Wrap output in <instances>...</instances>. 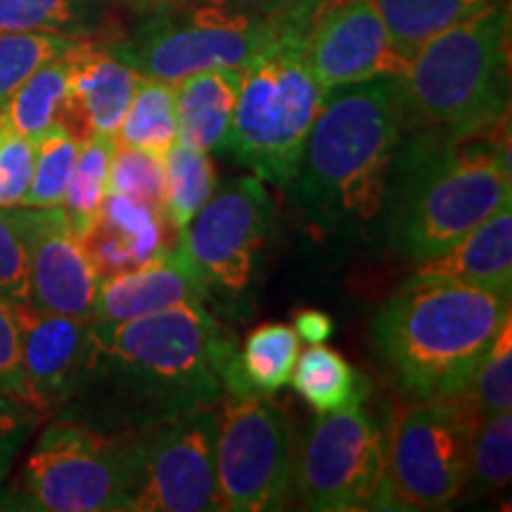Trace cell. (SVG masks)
I'll list each match as a JSON object with an SVG mask.
<instances>
[{
	"label": "cell",
	"mask_w": 512,
	"mask_h": 512,
	"mask_svg": "<svg viewBox=\"0 0 512 512\" xmlns=\"http://www.w3.org/2000/svg\"><path fill=\"white\" fill-rule=\"evenodd\" d=\"M512 472V418L510 411L479 422L467 465V496H489L510 484Z\"/></svg>",
	"instance_id": "30"
},
{
	"label": "cell",
	"mask_w": 512,
	"mask_h": 512,
	"mask_svg": "<svg viewBox=\"0 0 512 512\" xmlns=\"http://www.w3.org/2000/svg\"><path fill=\"white\" fill-rule=\"evenodd\" d=\"M503 0H375L394 46L411 57L422 43Z\"/></svg>",
	"instance_id": "24"
},
{
	"label": "cell",
	"mask_w": 512,
	"mask_h": 512,
	"mask_svg": "<svg viewBox=\"0 0 512 512\" xmlns=\"http://www.w3.org/2000/svg\"><path fill=\"white\" fill-rule=\"evenodd\" d=\"M399 81L408 128L465 138L501 124L510 114L508 5L498 3L422 43Z\"/></svg>",
	"instance_id": "6"
},
{
	"label": "cell",
	"mask_w": 512,
	"mask_h": 512,
	"mask_svg": "<svg viewBox=\"0 0 512 512\" xmlns=\"http://www.w3.org/2000/svg\"><path fill=\"white\" fill-rule=\"evenodd\" d=\"M273 228V202L254 174L235 178L178 230V245L200 275L207 302L233 309L249 299Z\"/></svg>",
	"instance_id": "11"
},
{
	"label": "cell",
	"mask_w": 512,
	"mask_h": 512,
	"mask_svg": "<svg viewBox=\"0 0 512 512\" xmlns=\"http://www.w3.org/2000/svg\"><path fill=\"white\" fill-rule=\"evenodd\" d=\"M216 439L219 413L214 406L195 408L133 430L128 512L221 510Z\"/></svg>",
	"instance_id": "12"
},
{
	"label": "cell",
	"mask_w": 512,
	"mask_h": 512,
	"mask_svg": "<svg viewBox=\"0 0 512 512\" xmlns=\"http://www.w3.org/2000/svg\"><path fill=\"white\" fill-rule=\"evenodd\" d=\"M128 3H131L138 12H150V10L159 8V5L169 3V0H128Z\"/></svg>",
	"instance_id": "41"
},
{
	"label": "cell",
	"mask_w": 512,
	"mask_h": 512,
	"mask_svg": "<svg viewBox=\"0 0 512 512\" xmlns=\"http://www.w3.org/2000/svg\"><path fill=\"white\" fill-rule=\"evenodd\" d=\"M46 420L27 401L0 392V486L8 477L17 453L27 444L31 432Z\"/></svg>",
	"instance_id": "37"
},
{
	"label": "cell",
	"mask_w": 512,
	"mask_h": 512,
	"mask_svg": "<svg viewBox=\"0 0 512 512\" xmlns=\"http://www.w3.org/2000/svg\"><path fill=\"white\" fill-rule=\"evenodd\" d=\"M512 318L498 332L472 377L467 396L482 418L510 411L512 406Z\"/></svg>",
	"instance_id": "33"
},
{
	"label": "cell",
	"mask_w": 512,
	"mask_h": 512,
	"mask_svg": "<svg viewBox=\"0 0 512 512\" xmlns=\"http://www.w3.org/2000/svg\"><path fill=\"white\" fill-rule=\"evenodd\" d=\"M316 0H302L280 19L268 46L242 69L233 119L219 152L264 183L287 188L302 164L325 91L306 55Z\"/></svg>",
	"instance_id": "5"
},
{
	"label": "cell",
	"mask_w": 512,
	"mask_h": 512,
	"mask_svg": "<svg viewBox=\"0 0 512 512\" xmlns=\"http://www.w3.org/2000/svg\"><path fill=\"white\" fill-rule=\"evenodd\" d=\"M164 190V155L117 143V152H114L110 169V181H107V192H119V195L133 197V200L145 202L150 207L164 211Z\"/></svg>",
	"instance_id": "34"
},
{
	"label": "cell",
	"mask_w": 512,
	"mask_h": 512,
	"mask_svg": "<svg viewBox=\"0 0 512 512\" xmlns=\"http://www.w3.org/2000/svg\"><path fill=\"white\" fill-rule=\"evenodd\" d=\"M0 126H3V121H0Z\"/></svg>",
	"instance_id": "42"
},
{
	"label": "cell",
	"mask_w": 512,
	"mask_h": 512,
	"mask_svg": "<svg viewBox=\"0 0 512 512\" xmlns=\"http://www.w3.org/2000/svg\"><path fill=\"white\" fill-rule=\"evenodd\" d=\"M164 223L166 216L162 209L119 192H107L98 221L81 238L98 278L136 271L162 259L169 249Z\"/></svg>",
	"instance_id": "19"
},
{
	"label": "cell",
	"mask_w": 512,
	"mask_h": 512,
	"mask_svg": "<svg viewBox=\"0 0 512 512\" xmlns=\"http://www.w3.org/2000/svg\"><path fill=\"white\" fill-rule=\"evenodd\" d=\"M140 74L131 64L100 46L93 38H83L76 55L72 95L57 124L83 140L91 133L117 136L119 126L131 107Z\"/></svg>",
	"instance_id": "18"
},
{
	"label": "cell",
	"mask_w": 512,
	"mask_h": 512,
	"mask_svg": "<svg viewBox=\"0 0 512 512\" xmlns=\"http://www.w3.org/2000/svg\"><path fill=\"white\" fill-rule=\"evenodd\" d=\"M285 12L252 15L171 0L145 12L138 29L110 50L140 76L169 83L207 69H245L268 46Z\"/></svg>",
	"instance_id": "7"
},
{
	"label": "cell",
	"mask_w": 512,
	"mask_h": 512,
	"mask_svg": "<svg viewBox=\"0 0 512 512\" xmlns=\"http://www.w3.org/2000/svg\"><path fill=\"white\" fill-rule=\"evenodd\" d=\"M81 41L83 38H79L69 50H64L62 55L38 67L17 88V93L12 95L8 105L0 110V117H3L5 124L12 131L29 138L31 143H36L50 126L57 124L64 107H67L69 95H72L76 55H79Z\"/></svg>",
	"instance_id": "22"
},
{
	"label": "cell",
	"mask_w": 512,
	"mask_h": 512,
	"mask_svg": "<svg viewBox=\"0 0 512 512\" xmlns=\"http://www.w3.org/2000/svg\"><path fill=\"white\" fill-rule=\"evenodd\" d=\"M482 420L467 392L444 401H418L396 415L387 446L396 508L446 510L458 501Z\"/></svg>",
	"instance_id": "10"
},
{
	"label": "cell",
	"mask_w": 512,
	"mask_h": 512,
	"mask_svg": "<svg viewBox=\"0 0 512 512\" xmlns=\"http://www.w3.org/2000/svg\"><path fill=\"white\" fill-rule=\"evenodd\" d=\"M512 204L508 119L475 136L408 128L389 176L387 233L418 261L444 252Z\"/></svg>",
	"instance_id": "3"
},
{
	"label": "cell",
	"mask_w": 512,
	"mask_h": 512,
	"mask_svg": "<svg viewBox=\"0 0 512 512\" xmlns=\"http://www.w3.org/2000/svg\"><path fill=\"white\" fill-rule=\"evenodd\" d=\"M3 121V117H0ZM36 145L22 133L0 126V207H19L34 176Z\"/></svg>",
	"instance_id": "36"
},
{
	"label": "cell",
	"mask_w": 512,
	"mask_h": 512,
	"mask_svg": "<svg viewBox=\"0 0 512 512\" xmlns=\"http://www.w3.org/2000/svg\"><path fill=\"white\" fill-rule=\"evenodd\" d=\"M292 328L297 330L299 339H304V342L323 344L325 339H330L332 330H335V323H332V318L328 316V313L316 311V309H306V311H299L297 316H294Z\"/></svg>",
	"instance_id": "40"
},
{
	"label": "cell",
	"mask_w": 512,
	"mask_h": 512,
	"mask_svg": "<svg viewBox=\"0 0 512 512\" xmlns=\"http://www.w3.org/2000/svg\"><path fill=\"white\" fill-rule=\"evenodd\" d=\"M0 297L29 304V254L19 207H0Z\"/></svg>",
	"instance_id": "35"
},
{
	"label": "cell",
	"mask_w": 512,
	"mask_h": 512,
	"mask_svg": "<svg viewBox=\"0 0 512 512\" xmlns=\"http://www.w3.org/2000/svg\"><path fill=\"white\" fill-rule=\"evenodd\" d=\"M22 399L43 418L60 415L79 392L91 342V318L57 316L15 304Z\"/></svg>",
	"instance_id": "16"
},
{
	"label": "cell",
	"mask_w": 512,
	"mask_h": 512,
	"mask_svg": "<svg viewBox=\"0 0 512 512\" xmlns=\"http://www.w3.org/2000/svg\"><path fill=\"white\" fill-rule=\"evenodd\" d=\"M164 169V216L178 233L214 195L216 169L209 152L195 150V147L178 143V140L164 155Z\"/></svg>",
	"instance_id": "28"
},
{
	"label": "cell",
	"mask_w": 512,
	"mask_h": 512,
	"mask_svg": "<svg viewBox=\"0 0 512 512\" xmlns=\"http://www.w3.org/2000/svg\"><path fill=\"white\" fill-rule=\"evenodd\" d=\"M100 15V0H0V31L88 38L98 31Z\"/></svg>",
	"instance_id": "29"
},
{
	"label": "cell",
	"mask_w": 512,
	"mask_h": 512,
	"mask_svg": "<svg viewBox=\"0 0 512 512\" xmlns=\"http://www.w3.org/2000/svg\"><path fill=\"white\" fill-rule=\"evenodd\" d=\"M0 392L22 399L17 313L15 304L3 297H0Z\"/></svg>",
	"instance_id": "38"
},
{
	"label": "cell",
	"mask_w": 512,
	"mask_h": 512,
	"mask_svg": "<svg viewBox=\"0 0 512 512\" xmlns=\"http://www.w3.org/2000/svg\"><path fill=\"white\" fill-rule=\"evenodd\" d=\"M131 484V432H102L57 418L43 427L27 456L15 508L128 512Z\"/></svg>",
	"instance_id": "8"
},
{
	"label": "cell",
	"mask_w": 512,
	"mask_h": 512,
	"mask_svg": "<svg viewBox=\"0 0 512 512\" xmlns=\"http://www.w3.org/2000/svg\"><path fill=\"white\" fill-rule=\"evenodd\" d=\"M238 344L204 304L93 323L79 392L57 418L133 432L223 399V366Z\"/></svg>",
	"instance_id": "1"
},
{
	"label": "cell",
	"mask_w": 512,
	"mask_h": 512,
	"mask_svg": "<svg viewBox=\"0 0 512 512\" xmlns=\"http://www.w3.org/2000/svg\"><path fill=\"white\" fill-rule=\"evenodd\" d=\"M117 143L157 155L169 152L176 143L174 83L140 76L124 124L117 131Z\"/></svg>",
	"instance_id": "27"
},
{
	"label": "cell",
	"mask_w": 512,
	"mask_h": 512,
	"mask_svg": "<svg viewBox=\"0 0 512 512\" xmlns=\"http://www.w3.org/2000/svg\"><path fill=\"white\" fill-rule=\"evenodd\" d=\"M79 38L46 31H0V110L38 67L69 50Z\"/></svg>",
	"instance_id": "32"
},
{
	"label": "cell",
	"mask_w": 512,
	"mask_h": 512,
	"mask_svg": "<svg viewBox=\"0 0 512 512\" xmlns=\"http://www.w3.org/2000/svg\"><path fill=\"white\" fill-rule=\"evenodd\" d=\"M29 254V306L57 316H91L98 273L62 207H19Z\"/></svg>",
	"instance_id": "15"
},
{
	"label": "cell",
	"mask_w": 512,
	"mask_h": 512,
	"mask_svg": "<svg viewBox=\"0 0 512 512\" xmlns=\"http://www.w3.org/2000/svg\"><path fill=\"white\" fill-rule=\"evenodd\" d=\"M242 69H207L174 83L176 140L204 152H219L226 138Z\"/></svg>",
	"instance_id": "21"
},
{
	"label": "cell",
	"mask_w": 512,
	"mask_h": 512,
	"mask_svg": "<svg viewBox=\"0 0 512 512\" xmlns=\"http://www.w3.org/2000/svg\"><path fill=\"white\" fill-rule=\"evenodd\" d=\"M294 392L309 403L316 413H337L361 408L373 392L363 377L339 351L311 344L290 377Z\"/></svg>",
	"instance_id": "23"
},
{
	"label": "cell",
	"mask_w": 512,
	"mask_h": 512,
	"mask_svg": "<svg viewBox=\"0 0 512 512\" xmlns=\"http://www.w3.org/2000/svg\"><path fill=\"white\" fill-rule=\"evenodd\" d=\"M178 3H202L235 12H252V15H280V12L294 8L302 0H178Z\"/></svg>",
	"instance_id": "39"
},
{
	"label": "cell",
	"mask_w": 512,
	"mask_h": 512,
	"mask_svg": "<svg viewBox=\"0 0 512 512\" xmlns=\"http://www.w3.org/2000/svg\"><path fill=\"white\" fill-rule=\"evenodd\" d=\"M34 145V176L19 207H60L81 140L62 124H53Z\"/></svg>",
	"instance_id": "31"
},
{
	"label": "cell",
	"mask_w": 512,
	"mask_h": 512,
	"mask_svg": "<svg viewBox=\"0 0 512 512\" xmlns=\"http://www.w3.org/2000/svg\"><path fill=\"white\" fill-rule=\"evenodd\" d=\"M306 55L325 93L380 76H401L408 64L375 0H316Z\"/></svg>",
	"instance_id": "14"
},
{
	"label": "cell",
	"mask_w": 512,
	"mask_h": 512,
	"mask_svg": "<svg viewBox=\"0 0 512 512\" xmlns=\"http://www.w3.org/2000/svg\"><path fill=\"white\" fill-rule=\"evenodd\" d=\"M510 318V294L451 280H408L375 313L373 339L403 394L444 401L470 389Z\"/></svg>",
	"instance_id": "4"
},
{
	"label": "cell",
	"mask_w": 512,
	"mask_h": 512,
	"mask_svg": "<svg viewBox=\"0 0 512 512\" xmlns=\"http://www.w3.org/2000/svg\"><path fill=\"white\" fill-rule=\"evenodd\" d=\"M292 482L316 512L399 510L380 422L363 408L318 413L294 451Z\"/></svg>",
	"instance_id": "9"
},
{
	"label": "cell",
	"mask_w": 512,
	"mask_h": 512,
	"mask_svg": "<svg viewBox=\"0 0 512 512\" xmlns=\"http://www.w3.org/2000/svg\"><path fill=\"white\" fill-rule=\"evenodd\" d=\"M216 439L221 510H283L292 489L294 439L287 415L268 396L223 394Z\"/></svg>",
	"instance_id": "13"
},
{
	"label": "cell",
	"mask_w": 512,
	"mask_h": 512,
	"mask_svg": "<svg viewBox=\"0 0 512 512\" xmlns=\"http://www.w3.org/2000/svg\"><path fill=\"white\" fill-rule=\"evenodd\" d=\"M411 280H451L510 294L512 287V204L444 252L418 261Z\"/></svg>",
	"instance_id": "20"
},
{
	"label": "cell",
	"mask_w": 512,
	"mask_h": 512,
	"mask_svg": "<svg viewBox=\"0 0 512 512\" xmlns=\"http://www.w3.org/2000/svg\"><path fill=\"white\" fill-rule=\"evenodd\" d=\"M406 131L399 76L325 93L290 183L306 226L325 238L370 233L384 214L389 176Z\"/></svg>",
	"instance_id": "2"
},
{
	"label": "cell",
	"mask_w": 512,
	"mask_h": 512,
	"mask_svg": "<svg viewBox=\"0 0 512 512\" xmlns=\"http://www.w3.org/2000/svg\"><path fill=\"white\" fill-rule=\"evenodd\" d=\"M114 152H117V136L91 133L81 140L79 155H76L72 176H69L60 204L79 240L98 221L102 200L107 195Z\"/></svg>",
	"instance_id": "25"
},
{
	"label": "cell",
	"mask_w": 512,
	"mask_h": 512,
	"mask_svg": "<svg viewBox=\"0 0 512 512\" xmlns=\"http://www.w3.org/2000/svg\"><path fill=\"white\" fill-rule=\"evenodd\" d=\"M302 339L297 330L285 323L259 325L238 351L240 373L254 394L271 396L290 384L297 366Z\"/></svg>",
	"instance_id": "26"
},
{
	"label": "cell",
	"mask_w": 512,
	"mask_h": 512,
	"mask_svg": "<svg viewBox=\"0 0 512 512\" xmlns=\"http://www.w3.org/2000/svg\"><path fill=\"white\" fill-rule=\"evenodd\" d=\"M185 304L209 302L200 275L176 242L152 264L102 278L88 318L93 323H121Z\"/></svg>",
	"instance_id": "17"
}]
</instances>
